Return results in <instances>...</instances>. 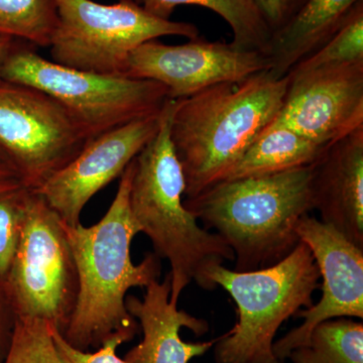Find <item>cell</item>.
I'll list each match as a JSON object with an SVG mask.
<instances>
[{"instance_id":"obj_1","label":"cell","mask_w":363,"mask_h":363,"mask_svg":"<svg viewBox=\"0 0 363 363\" xmlns=\"http://www.w3.org/2000/svg\"><path fill=\"white\" fill-rule=\"evenodd\" d=\"M133 160L121 176L116 198L94 225L69 226L67 233L77 266V304L63 337L76 350H97L121 330L138 332L126 309V293L147 288L161 276V259L147 253L140 264L131 260L133 238L140 233L130 209Z\"/></svg>"},{"instance_id":"obj_2","label":"cell","mask_w":363,"mask_h":363,"mask_svg":"<svg viewBox=\"0 0 363 363\" xmlns=\"http://www.w3.org/2000/svg\"><path fill=\"white\" fill-rule=\"evenodd\" d=\"M177 104L178 99L167 100L156 135L133 159L130 209L140 233L152 241L155 255L168 260L169 301L178 305L193 281L203 290H214L208 272L234 260V253L218 234L200 226L184 205L185 178L171 140Z\"/></svg>"},{"instance_id":"obj_3","label":"cell","mask_w":363,"mask_h":363,"mask_svg":"<svg viewBox=\"0 0 363 363\" xmlns=\"http://www.w3.org/2000/svg\"><path fill=\"white\" fill-rule=\"evenodd\" d=\"M289 79L260 72L178 99L171 140L185 178L186 199L223 180L278 116Z\"/></svg>"},{"instance_id":"obj_4","label":"cell","mask_w":363,"mask_h":363,"mask_svg":"<svg viewBox=\"0 0 363 363\" xmlns=\"http://www.w3.org/2000/svg\"><path fill=\"white\" fill-rule=\"evenodd\" d=\"M314 164L272 175L221 181L184 205L207 230L225 241L238 272L285 259L301 242L297 224L314 210Z\"/></svg>"},{"instance_id":"obj_5","label":"cell","mask_w":363,"mask_h":363,"mask_svg":"<svg viewBox=\"0 0 363 363\" xmlns=\"http://www.w3.org/2000/svg\"><path fill=\"white\" fill-rule=\"evenodd\" d=\"M320 278L304 242L264 269L238 272L220 264L210 269L209 283L213 289L222 286L238 309L235 326L214 344L217 363H281L272 350L277 332L302 308L314 304Z\"/></svg>"},{"instance_id":"obj_6","label":"cell","mask_w":363,"mask_h":363,"mask_svg":"<svg viewBox=\"0 0 363 363\" xmlns=\"http://www.w3.org/2000/svg\"><path fill=\"white\" fill-rule=\"evenodd\" d=\"M33 48L16 40L2 66V80L37 88L54 98L90 140L159 114L169 99L168 89L155 81L77 70L43 58Z\"/></svg>"},{"instance_id":"obj_7","label":"cell","mask_w":363,"mask_h":363,"mask_svg":"<svg viewBox=\"0 0 363 363\" xmlns=\"http://www.w3.org/2000/svg\"><path fill=\"white\" fill-rule=\"evenodd\" d=\"M16 316L64 334L77 304L79 278L66 223L38 191L28 197L6 278Z\"/></svg>"},{"instance_id":"obj_8","label":"cell","mask_w":363,"mask_h":363,"mask_svg":"<svg viewBox=\"0 0 363 363\" xmlns=\"http://www.w3.org/2000/svg\"><path fill=\"white\" fill-rule=\"evenodd\" d=\"M56 4L58 23L49 45L52 62L77 70L124 75L131 52L145 43L164 35L199 37L197 26L157 18L135 0Z\"/></svg>"},{"instance_id":"obj_9","label":"cell","mask_w":363,"mask_h":363,"mask_svg":"<svg viewBox=\"0 0 363 363\" xmlns=\"http://www.w3.org/2000/svg\"><path fill=\"white\" fill-rule=\"evenodd\" d=\"M90 140L54 98L0 79V152L28 188L39 190Z\"/></svg>"},{"instance_id":"obj_10","label":"cell","mask_w":363,"mask_h":363,"mask_svg":"<svg viewBox=\"0 0 363 363\" xmlns=\"http://www.w3.org/2000/svg\"><path fill=\"white\" fill-rule=\"evenodd\" d=\"M269 70V58L262 52L198 37L182 45L145 43L131 52L124 75L155 81L168 89L171 99H184Z\"/></svg>"},{"instance_id":"obj_11","label":"cell","mask_w":363,"mask_h":363,"mask_svg":"<svg viewBox=\"0 0 363 363\" xmlns=\"http://www.w3.org/2000/svg\"><path fill=\"white\" fill-rule=\"evenodd\" d=\"M283 106L274 124L322 147L363 128V63L289 72Z\"/></svg>"},{"instance_id":"obj_12","label":"cell","mask_w":363,"mask_h":363,"mask_svg":"<svg viewBox=\"0 0 363 363\" xmlns=\"http://www.w3.org/2000/svg\"><path fill=\"white\" fill-rule=\"evenodd\" d=\"M301 242L311 250L322 278L321 300L296 318L304 322L274 341L272 350L283 363L307 342L318 325L338 318L363 319V250L328 224L305 215L298 222Z\"/></svg>"},{"instance_id":"obj_13","label":"cell","mask_w":363,"mask_h":363,"mask_svg":"<svg viewBox=\"0 0 363 363\" xmlns=\"http://www.w3.org/2000/svg\"><path fill=\"white\" fill-rule=\"evenodd\" d=\"M161 112L93 138L73 161L35 191L67 225H78L91 198L123 175L126 167L156 135Z\"/></svg>"},{"instance_id":"obj_14","label":"cell","mask_w":363,"mask_h":363,"mask_svg":"<svg viewBox=\"0 0 363 363\" xmlns=\"http://www.w3.org/2000/svg\"><path fill=\"white\" fill-rule=\"evenodd\" d=\"M312 197L320 220L363 250V128L332 143L315 162Z\"/></svg>"},{"instance_id":"obj_15","label":"cell","mask_w":363,"mask_h":363,"mask_svg":"<svg viewBox=\"0 0 363 363\" xmlns=\"http://www.w3.org/2000/svg\"><path fill=\"white\" fill-rule=\"evenodd\" d=\"M143 300L135 296L125 298L126 309L143 330V340L131 348L124 360L128 363H189L208 352L215 340L207 342H185L181 338L182 328L190 329L195 335L207 333L209 326L199 319L179 310L169 301L171 277L167 274L162 283L152 281L147 286Z\"/></svg>"},{"instance_id":"obj_16","label":"cell","mask_w":363,"mask_h":363,"mask_svg":"<svg viewBox=\"0 0 363 363\" xmlns=\"http://www.w3.org/2000/svg\"><path fill=\"white\" fill-rule=\"evenodd\" d=\"M362 0H306L283 28L272 33L267 58L272 77L289 72L323 47Z\"/></svg>"},{"instance_id":"obj_17","label":"cell","mask_w":363,"mask_h":363,"mask_svg":"<svg viewBox=\"0 0 363 363\" xmlns=\"http://www.w3.org/2000/svg\"><path fill=\"white\" fill-rule=\"evenodd\" d=\"M327 149L328 147L317 145L286 126L272 123L222 181L272 175L310 166L323 156Z\"/></svg>"},{"instance_id":"obj_18","label":"cell","mask_w":363,"mask_h":363,"mask_svg":"<svg viewBox=\"0 0 363 363\" xmlns=\"http://www.w3.org/2000/svg\"><path fill=\"white\" fill-rule=\"evenodd\" d=\"M157 18L169 20L179 6H198L214 11L228 23L233 33V44L241 49L267 56L272 30L259 13L255 0H135Z\"/></svg>"},{"instance_id":"obj_19","label":"cell","mask_w":363,"mask_h":363,"mask_svg":"<svg viewBox=\"0 0 363 363\" xmlns=\"http://www.w3.org/2000/svg\"><path fill=\"white\" fill-rule=\"evenodd\" d=\"M288 358L293 363H363L362 322L350 318L325 321Z\"/></svg>"},{"instance_id":"obj_20","label":"cell","mask_w":363,"mask_h":363,"mask_svg":"<svg viewBox=\"0 0 363 363\" xmlns=\"http://www.w3.org/2000/svg\"><path fill=\"white\" fill-rule=\"evenodd\" d=\"M58 23L56 0H0V35L49 48Z\"/></svg>"},{"instance_id":"obj_21","label":"cell","mask_w":363,"mask_h":363,"mask_svg":"<svg viewBox=\"0 0 363 363\" xmlns=\"http://www.w3.org/2000/svg\"><path fill=\"white\" fill-rule=\"evenodd\" d=\"M353 63H363V0L323 47L298 62L292 70L308 71Z\"/></svg>"},{"instance_id":"obj_22","label":"cell","mask_w":363,"mask_h":363,"mask_svg":"<svg viewBox=\"0 0 363 363\" xmlns=\"http://www.w3.org/2000/svg\"><path fill=\"white\" fill-rule=\"evenodd\" d=\"M32 189L18 177H0V278H6Z\"/></svg>"},{"instance_id":"obj_23","label":"cell","mask_w":363,"mask_h":363,"mask_svg":"<svg viewBox=\"0 0 363 363\" xmlns=\"http://www.w3.org/2000/svg\"><path fill=\"white\" fill-rule=\"evenodd\" d=\"M4 363H64L51 326L38 319L16 320L13 340Z\"/></svg>"},{"instance_id":"obj_24","label":"cell","mask_w":363,"mask_h":363,"mask_svg":"<svg viewBox=\"0 0 363 363\" xmlns=\"http://www.w3.org/2000/svg\"><path fill=\"white\" fill-rule=\"evenodd\" d=\"M52 329V335L57 350L64 363H128L117 355V348L135 337L136 331L121 330L109 336L94 352L76 350L67 342L56 329Z\"/></svg>"},{"instance_id":"obj_25","label":"cell","mask_w":363,"mask_h":363,"mask_svg":"<svg viewBox=\"0 0 363 363\" xmlns=\"http://www.w3.org/2000/svg\"><path fill=\"white\" fill-rule=\"evenodd\" d=\"M255 2L272 35L297 13L306 0H255Z\"/></svg>"},{"instance_id":"obj_26","label":"cell","mask_w":363,"mask_h":363,"mask_svg":"<svg viewBox=\"0 0 363 363\" xmlns=\"http://www.w3.org/2000/svg\"><path fill=\"white\" fill-rule=\"evenodd\" d=\"M16 320L18 316L9 297L6 281L0 278V363L4 362L9 353Z\"/></svg>"},{"instance_id":"obj_27","label":"cell","mask_w":363,"mask_h":363,"mask_svg":"<svg viewBox=\"0 0 363 363\" xmlns=\"http://www.w3.org/2000/svg\"><path fill=\"white\" fill-rule=\"evenodd\" d=\"M14 42H16V40L13 38L0 35V79H1L2 66H4L7 55L13 48Z\"/></svg>"},{"instance_id":"obj_28","label":"cell","mask_w":363,"mask_h":363,"mask_svg":"<svg viewBox=\"0 0 363 363\" xmlns=\"http://www.w3.org/2000/svg\"><path fill=\"white\" fill-rule=\"evenodd\" d=\"M0 177H18L16 169L4 155L0 152Z\"/></svg>"}]
</instances>
